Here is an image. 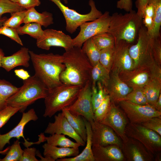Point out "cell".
<instances>
[{"label":"cell","instance_id":"16","mask_svg":"<svg viewBox=\"0 0 161 161\" xmlns=\"http://www.w3.org/2000/svg\"><path fill=\"white\" fill-rule=\"evenodd\" d=\"M126 160L128 161L155 160L153 154L137 140L128 137L123 142L121 148Z\"/></svg>","mask_w":161,"mask_h":161},{"label":"cell","instance_id":"18","mask_svg":"<svg viewBox=\"0 0 161 161\" xmlns=\"http://www.w3.org/2000/svg\"><path fill=\"white\" fill-rule=\"evenodd\" d=\"M38 117L33 109L29 110L27 112L22 113L21 118L18 125L8 133L3 134L0 133V151L3 150L7 144H10V140L13 138H16L19 140L21 137L24 140L23 144L26 147H27L29 142L25 139L24 135V129L26 124L31 120L35 121Z\"/></svg>","mask_w":161,"mask_h":161},{"label":"cell","instance_id":"6","mask_svg":"<svg viewBox=\"0 0 161 161\" xmlns=\"http://www.w3.org/2000/svg\"><path fill=\"white\" fill-rule=\"evenodd\" d=\"M49 0L55 4L62 13L66 21V30L71 34L75 32L82 24L93 21L103 14L97 8L93 0H89V4L91 7L90 12L84 14H80L66 6L61 2V0Z\"/></svg>","mask_w":161,"mask_h":161},{"label":"cell","instance_id":"27","mask_svg":"<svg viewBox=\"0 0 161 161\" xmlns=\"http://www.w3.org/2000/svg\"><path fill=\"white\" fill-rule=\"evenodd\" d=\"M71 126L77 134L86 143L87 139V131L83 117L71 113L65 108L61 110Z\"/></svg>","mask_w":161,"mask_h":161},{"label":"cell","instance_id":"17","mask_svg":"<svg viewBox=\"0 0 161 161\" xmlns=\"http://www.w3.org/2000/svg\"><path fill=\"white\" fill-rule=\"evenodd\" d=\"M54 118V122L49 123L44 133L51 135L54 134L66 135L74 139L80 146L85 145V142L71 126L62 112L55 115Z\"/></svg>","mask_w":161,"mask_h":161},{"label":"cell","instance_id":"36","mask_svg":"<svg viewBox=\"0 0 161 161\" xmlns=\"http://www.w3.org/2000/svg\"><path fill=\"white\" fill-rule=\"evenodd\" d=\"M19 140L14 141L3 159L0 158V161H20L23 152L20 145Z\"/></svg>","mask_w":161,"mask_h":161},{"label":"cell","instance_id":"5","mask_svg":"<svg viewBox=\"0 0 161 161\" xmlns=\"http://www.w3.org/2000/svg\"><path fill=\"white\" fill-rule=\"evenodd\" d=\"M82 86L62 83L48 90L44 99L43 116L51 117L57 112L71 105L76 100Z\"/></svg>","mask_w":161,"mask_h":161},{"label":"cell","instance_id":"55","mask_svg":"<svg viewBox=\"0 0 161 161\" xmlns=\"http://www.w3.org/2000/svg\"><path fill=\"white\" fill-rule=\"evenodd\" d=\"M7 18V17L6 16L2 17L0 18V27L3 25L4 23Z\"/></svg>","mask_w":161,"mask_h":161},{"label":"cell","instance_id":"15","mask_svg":"<svg viewBox=\"0 0 161 161\" xmlns=\"http://www.w3.org/2000/svg\"><path fill=\"white\" fill-rule=\"evenodd\" d=\"M129 43L124 40L115 43L114 60L111 71H115L119 73L135 69L134 62L129 52Z\"/></svg>","mask_w":161,"mask_h":161},{"label":"cell","instance_id":"42","mask_svg":"<svg viewBox=\"0 0 161 161\" xmlns=\"http://www.w3.org/2000/svg\"><path fill=\"white\" fill-rule=\"evenodd\" d=\"M20 109L19 108L7 106L0 111V128L4 126L10 118L19 111Z\"/></svg>","mask_w":161,"mask_h":161},{"label":"cell","instance_id":"34","mask_svg":"<svg viewBox=\"0 0 161 161\" xmlns=\"http://www.w3.org/2000/svg\"><path fill=\"white\" fill-rule=\"evenodd\" d=\"M91 38L96 46L100 50L114 46V38L107 32L98 34Z\"/></svg>","mask_w":161,"mask_h":161},{"label":"cell","instance_id":"33","mask_svg":"<svg viewBox=\"0 0 161 161\" xmlns=\"http://www.w3.org/2000/svg\"><path fill=\"white\" fill-rule=\"evenodd\" d=\"M92 103L93 113L108 95L106 88L100 82L92 86Z\"/></svg>","mask_w":161,"mask_h":161},{"label":"cell","instance_id":"46","mask_svg":"<svg viewBox=\"0 0 161 161\" xmlns=\"http://www.w3.org/2000/svg\"><path fill=\"white\" fill-rule=\"evenodd\" d=\"M36 149L35 148L27 147L23 150L20 161H38L35 157Z\"/></svg>","mask_w":161,"mask_h":161},{"label":"cell","instance_id":"32","mask_svg":"<svg viewBox=\"0 0 161 161\" xmlns=\"http://www.w3.org/2000/svg\"><path fill=\"white\" fill-rule=\"evenodd\" d=\"M19 35L27 34L37 40L41 38L44 34V30L40 24L34 22L25 23L16 29Z\"/></svg>","mask_w":161,"mask_h":161},{"label":"cell","instance_id":"22","mask_svg":"<svg viewBox=\"0 0 161 161\" xmlns=\"http://www.w3.org/2000/svg\"><path fill=\"white\" fill-rule=\"evenodd\" d=\"M29 51L28 48L22 47L12 55L4 56L1 60V67L8 72L18 66L29 67L30 59Z\"/></svg>","mask_w":161,"mask_h":161},{"label":"cell","instance_id":"58","mask_svg":"<svg viewBox=\"0 0 161 161\" xmlns=\"http://www.w3.org/2000/svg\"><path fill=\"white\" fill-rule=\"evenodd\" d=\"M63 0L65 4H67L68 3V0Z\"/></svg>","mask_w":161,"mask_h":161},{"label":"cell","instance_id":"39","mask_svg":"<svg viewBox=\"0 0 161 161\" xmlns=\"http://www.w3.org/2000/svg\"><path fill=\"white\" fill-rule=\"evenodd\" d=\"M26 10L17 11L10 14L11 16L4 23L3 25L16 29L23 23Z\"/></svg>","mask_w":161,"mask_h":161},{"label":"cell","instance_id":"9","mask_svg":"<svg viewBox=\"0 0 161 161\" xmlns=\"http://www.w3.org/2000/svg\"><path fill=\"white\" fill-rule=\"evenodd\" d=\"M110 17L109 12L106 11L99 18L82 24L79 27V33L73 39V47H81L88 39L98 34L108 32Z\"/></svg>","mask_w":161,"mask_h":161},{"label":"cell","instance_id":"13","mask_svg":"<svg viewBox=\"0 0 161 161\" xmlns=\"http://www.w3.org/2000/svg\"><path fill=\"white\" fill-rule=\"evenodd\" d=\"M37 47L41 49L49 50L52 47H60L68 50L73 47V39L62 31L52 29L44 30L41 38L36 40Z\"/></svg>","mask_w":161,"mask_h":161},{"label":"cell","instance_id":"48","mask_svg":"<svg viewBox=\"0 0 161 161\" xmlns=\"http://www.w3.org/2000/svg\"><path fill=\"white\" fill-rule=\"evenodd\" d=\"M142 19L148 34L152 37L153 35L154 26L153 19L151 17L144 16Z\"/></svg>","mask_w":161,"mask_h":161},{"label":"cell","instance_id":"57","mask_svg":"<svg viewBox=\"0 0 161 161\" xmlns=\"http://www.w3.org/2000/svg\"><path fill=\"white\" fill-rule=\"evenodd\" d=\"M9 0L10 1H11L13 2L16 3L19 0Z\"/></svg>","mask_w":161,"mask_h":161},{"label":"cell","instance_id":"2","mask_svg":"<svg viewBox=\"0 0 161 161\" xmlns=\"http://www.w3.org/2000/svg\"><path fill=\"white\" fill-rule=\"evenodd\" d=\"M29 52L34 75L48 90L62 83L60 76L65 68L62 55L52 53L37 54L30 50Z\"/></svg>","mask_w":161,"mask_h":161},{"label":"cell","instance_id":"10","mask_svg":"<svg viewBox=\"0 0 161 161\" xmlns=\"http://www.w3.org/2000/svg\"><path fill=\"white\" fill-rule=\"evenodd\" d=\"M117 103L131 123L141 124L152 117H161V112L149 105H140L125 100Z\"/></svg>","mask_w":161,"mask_h":161},{"label":"cell","instance_id":"14","mask_svg":"<svg viewBox=\"0 0 161 161\" xmlns=\"http://www.w3.org/2000/svg\"><path fill=\"white\" fill-rule=\"evenodd\" d=\"M126 117L123 111L116 106L113 100H111L109 111L100 122L111 128L124 142L128 138L125 133V128L128 123Z\"/></svg>","mask_w":161,"mask_h":161},{"label":"cell","instance_id":"26","mask_svg":"<svg viewBox=\"0 0 161 161\" xmlns=\"http://www.w3.org/2000/svg\"><path fill=\"white\" fill-rule=\"evenodd\" d=\"M65 135L61 134H54L48 137H45L44 133L39 135L38 140L32 144H39L41 143L47 141V143L54 146L60 147L79 148L80 146L77 143L74 142L65 137Z\"/></svg>","mask_w":161,"mask_h":161},{"label":"cell","instance_id":"4","mask_svg":"<svg viewBox=\"0 0 161 161\" xmlns=\"http://www.w3.org/2000/svg\"><path fill=\"white\" fill-rule=\"evenodd\" d=\"M48 89L35 75L24 80L22 86L7 101V106L19 108L23 112L27 107L40 99H44Z\"/></svg>","mask_w":161,"mask_h":161},{"label":"cell","instance_id":"19","mask_svg":"<svg viewBox=\"0 0 161 161\" xmlns=\"http://www.w3.org/2000/svg\"><path fill=\"white\" fill-rule=\"evenodd\" d=\"M145 66H142L127 72H120V79L133 89L143 87L152 78L151 72Z\"/></svg>","mask_w":161,"mask_h":161},{"label":"cell","instance_id":"53","mask_svg":"<svg viewBox=\"0 0 161 161\" xmlns=\"http://www.w3.org/2000/svg\"><path fill=\"white\" fill-rule=\"evenodd\" d=\"M154 108L157 111L161 112V94L155 104Z\"/></svg>","mask_w":161,"mask_h":161},{"label":"cell","instance_id":"35","mask_svg":"<svg viewBox=\"0 0 161 161\" xmlns=\"http://www.w3.org/2000/svg\"><path fill=\"white\" fill-rule=\"evenodd\" d=\"M121 100H125L140 105H148L143 87L133 89L132 90Z\"/></svg>","mask_w":161,"mask_h":161},{"label":"cell","instance_id":"49","mask_svg":"<svg viewBox=\"0 0 161 161\" xmlns=\"http://www.w3.org/2000/svg\"><path fill=\"white\" fill-rule=\"evenodd\" d=\"M117 7L128 12L131 11L132 7V0H119L117 3Z\"/></svg>","mask_w":161,"mask_h":161},{"label":"cell","instance_id":"54","mask_svg":"<svg viewBox=\"0 0 161 161\" xmlns=\"http://www.w3.org/2000/svg\"><path fill=\"white\" fill-rule=\"evenodd\" d=\"M4 56V54L3 50L0 48V67L1 66V60L3 58Z\"/></svg>","mask_w":161,"mask_h":161},{"label":"cell","instance_id":"45","mask_svg":"<svg viewBox=\"0 0 161 161\" xmlns=\"http://www.w3.org/2000/svg\"><path fill=\"white\" fill-rule=\"evenodd\" d=\"M151 44L154 59L157 63H161V43L160 35L151 37Z\"/></svg>","mask_w":161,"mask_h":161},{"label":"cell","instance_id":"24","mask_svg":"<svg viewBox=\"0 0 161 161\" xmlns=\"http://www.w3.org/2000/svg\"><path fill=\"white\" fill-rule=\"evenodd\" d=\"M87 131L86 145L84 149L80 154L72 157L59 159L58 161H95L92 147V132L90 123L83 117Z\"/></svg>","mask_w":161,"mask_h":161},{"label":"cell","instance_id":"47","mask_svg":"<svg viewBox=\"0 0 161 161\" xmlns=\"http://www.w3.org/2000/svg\"><path fill=\"white\" fill-rule=\"evenodd\" d=\"M16 3L25 10H27L40 5V0H19Z\"/></svg>","mask_w":161,"mask_h":161},{"label":"cell","instance_id":"20","mask_svg":"<svg viewBox=\"0 0 161 161\" xmlns=\"http://www.w3.org/2000/svg\"><path fill=\"white\" fill-rule=\"evenodd\" d=\"M111 71L106 90L111 100L117 102L124 98L133 89L120 79L117 71Z\"/></svg>","mask_w":161,"mask_h":161},{"label":"cell","instance_id":"41","mask_svg":"<svg viewBox=\"0 0 161 161\" xmlns=\"http://www.w3.org/2000/svg\"><path fill=\"white\" fill-rule=\"evenodd\" d=\"M25 10L16 3L9 0H0V18L4 14H10Z\"/></svg>","mask_w":161,"mask_h":161},{"label":"cell","instance_id":"30","mask_svg":"<svg viewBox=\"0 0 161 161\" xmlns=\"http://www.w3.org/2000/svg\"><path fill=\"white\" fill-rule=\"evenodd\" d=\"M19 88L6 80L0 79V111L7 106V100Z\"/></svg>","mask_w":161,"mask_h":161},{"label":"cell","instance_id":"23","mask_svg":"<svg viewBox=\"0 0 161 161\" xmlns=\"http://www.w3.org/2000/svg\"><path fill=\"white\" fill-rule=\"evenodd\" d=\"M45 157L52 159L53 161L59 159L75 157L79 153V148L58 147L47 143L42 146Z\"/></svg>","mask_w":161,"mask_h":161},{"label":"cell","instance_id":"29","mask_svg":"<svg viewBox=\"0 0 161 161\" xmlns=\"http://www.w3.org/2000/svg\"><path fill=\"white\" fill-rule=\"evenodd\" d=\"M110 72L99 62L92 66L90 80L92 86H96L97 82H100L106 88L110 79Z\"/></svg>","mask_w":161,"mask_h":161},{"label":"cell","instance_id":"7","mask_svg":"<svg viewBox=\"0 0 161 161\" xmlns=\"http://www.w3.org/2000/svg\"><path fill=\"white\" fill-rule=\"evenodd\" d=\"M125 133L127 137L140 142L153 155L161 150V136L140 124L128 123Z\"/></svg>","mask_w":161,"mask_h":161},{"label":"cell","instance_id":"52","mask_svg":"<svg viewBox=\"0 0 161 161\" xmlns=\"http://www.w3.org/2000/svg\"><path fill=\"white\" fill-rule=\"evenodd\" d=\"M154 15V10L153 5L151 4L148 3L144 10L143 18L144 16H146L153 19Z\"/></svg>","mask_w":161,"mask_h":161},{"label":"cell","instance_id":"51","mask_svg":"<svg viewBox=\"0 0 161 161\" xmlns=\"http://www.w3.org/2000/svg\"><path fill=\"white\" fill-rule=\"evenodd\" d=\"M14 72L16 76L23 80L27 79L30 77L28 71L22 69H15Z\"/></svg>","mask_w":161,"mask_h":161},{"label":"cell","instance_id":"40","mask_svg":"<svg viewBox=\"0 0 161 161\" xmlns=\"http://www.w3.org/2000/svg\"><path fill=\"white\" fill-rule=\"evenodd\" d=\"M110 104L111 99L109 95H108L103 102L94 112V120L100 122L108 112Z\"/></svg>","mask_w":161,"mask_h":161},{"label":"cell","instance_id":"3","mask_svg":"<svg viewBox=\"0 0 161 161\" xmlns=\"http://www.w3.org/2000/svg\"><path fill=\"white\" fill-rule=\"evenodd\" d=\"M142 20L133 10L124 14L114 13L111 16L107 32L113 37L115 43L123 40L130 44L138 35L142 26Z\"/></svg>","mask_w":161,"mask_h":161},{"label":"cell","instance_id":"11","mask_svg":"<svg viewBox=\"0 0 161 161\" xmlns=\"http://www.w3.org/2000/svg\"><path fill=\"white\" fill-rule=\"evenodd\" d=\"M92 94V85L89 80L82 87L75 101L69 106L64 108L72 114L81 116L91 122L94 120Z\"/></svg>","mask_w":161,"mask_h":161},{"label":"cell","instance_id":"44","mask_svg":"<svg viewBox=\"0 0 161 161\" xmlns=\"http://www.w3.org/2000/svg\"><path fill=\"white\" fill-rule=\"evenodd\" d=\"M140 124L161 136V117H154Z\"/></svg>","mask_w":161,"mask_h":161},{"label":"cell","instance_id":"31","mask_svg":"<svg viewBox=\"0 0 161 161\" xmlns=\"http://www.w3.org/2000/svg\"><path fill=\"white\" fill-rule=\"evenodd\" d=\"M81 47L92 66L99 62L100 50L96 46L92 38L86 40Z\"/></svg>","mask_w":161,"mask_h":161},{"label":"cell","instance_id":"38","mask_svg":"<svg viewBox=\"0 0 161 161\" xmlns=\"http://www.w3.org/2000/svg\"><path fill=\"white\" fill-rule=\"evenodd\" d=\"M114 46L100 50L99 62L110 72L113 64Z\"/></svg>","mask_w":161,"mask_h":161},{"label":"cell","instance_id":"25","mask_svg":"<svg viewBox=\"0 0 161 161\" xmlns=\"http://www.w3.org/2000/svg\"><path fill=\"white\" fill-rule=\"evenodd\" d=\"M29 22L38 23L47 27L54 23L52 14L47 11L39 13L35 8L26 10L23 23Z\"/></svg>","mask_w":161,"mask_h":161},{"label":"cell","instance_id":"56","mask_svg":"<svg viewBox=\"0 0 161 161\" xmlns=\"http://www.w3.org/2000/svg\"><path fill=\"white\" fill-rule=\"evenodd\" d=\"M10 148V146H9L3 150L0 151V154L3 155L6 154L9 150Z\"/></svg>","mask_w":161,"mask_h":161},{"label":"cell","instance_id":"50","mask_svg":"<svg viewBox=\"0 0 161 161\" xmlns=\"http://www.w3.org/2000/svg\"><path fill=\"white\" fill-rule=\"evenodd\" d=\"M149 0H137L135 2L136 6L137 9V15L142 19L144 10L148 4Z\"/></svg>","mask_w":161,"mask_h":161},{"label":"cell","instance_id":"21","mask_svg":"<svg viewBox=\"0 0 161 161\" xmlns=\"http://www.w3.org/2000/svg\"><path fill=\"white\" fill-rule=\"evenodd\" d=\"M95 161H123L126 160L121 149L114 145L103 146L92 145Z\"/></svg>","mask_w":161,"mask_h":161},{"label":"cell","instance_id":"1","mask_svg":"<svg viewBox=\"0 0 161 161\" xmlns=\"http://www.w3.org/2000/svg\"><path fill=\"white\" fill-rule=\"evenodd\" d=\"M62 55L65 68L60 76L62 83L82 86L90 80L92 66L81 47H73Z\"/></svg>","mask_w":161,"mask_h":161},{"label":"cell","instance_id":"8","mask_svg":"<svg viewBox=\"0 0 161 161\" xmlns=\"http://www.w3.org/2000/svg\"><path fill=\"white\" fill-rule=\"evenodd\" d=\"M138 35L137 43L129 49L135 69L143 66V63H151L155 60L152 48L151 37L148 34L145 27L142 26Z\"/></svg>","mask_w":161,"mask_h":161},{"label":"cell","instance_id":"12","mask_svg":"<svg viewBox=\"0 0 161 161\" xmlns=\"http://www.w3.org/2000/svg\"><path fill=\"white\" fill-rule=\"evenodd\" d=\"M90 123L92 132V145L105 146L114 145L121 148L123 142L111 128L95 120Z\"/></svg>","mask_w":161,"mask_h":161},{"label":"cell","instance_id":"37","mask_svg":"<svg viewBox=\"0 0 161 161\" xmlns=\"http://www.w3.org/2000/svg\"><path fill=\"white\" fill-rule=\"evenodd\" d=\"M148 3L151 4L154 8V15L153 18L154 28L152 37L160 35L161 25V0H149Z\"/></svg>","mask_w":161,"mask_h":161},{"label":"cell","instance_id":"28","mask_svg":"<svg viewBox=\"0 0 161 161\" xmlns=\"http://www.w3.org/2000/svg\"><path fill=\"white\" fill-rule=\"evenodd\" d=\"M143 88L148 105L154 108L161 94V80L152 78Z\"/></svg>","mask_w":161,"mask_h":161},{"label":"cell","instance_id":"43","mask_svg":"<svg viewBox=\"0 0 161 161\" xmlns=\"http://www.w3.org/2000/svg\"><path fill=\"white\" fill-rule=\"evenodd\" d=\"M0 35L8 37L21 46L23 45L16 29L3 25L0 27Z\"/></svg>","mask_w":161,"mask_h":161}]
</instances>
